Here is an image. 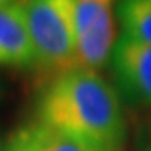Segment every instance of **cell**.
<instances>
[{"instance_id": "obj_9", "label": "cell", "mask_w": 151, "mask_h": 151, "mask_svg": "<svg viewBox=\"0 0 151 151\" xmlns=\"http://www.w3.org/2000/svg\"><path fill=\"white\" fill-rule=\"evenodd\" d=\"M6 3H11V0H0V5H6Z\"/></svg>"}, {"instance_id": "obj_3", "label": "cell", "mask_w": 151, "mask_h": 151, "mask_svg": "<svg viewBox=\"0 0 151 151\" xmlns=\"http://www.w3.org/2000/svg\"><path fill=\"white\" fill-rule=\"evenodd\" d=\"M114 0H73L77 34V68L99 73L116 45Z\"/></svg>"}, {"instance_id": "obj_1", "label": "cell", "mask_w": 151, "mask_h": 151, "mask_svg": "<svg viewBox=\"0 0 151 151\" xmlns=\"http://www.w3.org/2000/svg\"><path fill=\"white\" fill-rule=\"evenodd\" d=\"M37 123L80 142L90 151H117L127 136L120 96L99 73L59 74L37 102Z\"/></svg>"}, {"instance_id": "obj_11", "label": "cell", "mask_w": 151, "mask_h": 151, "mask_svg": "<svg viewBox=\"0 0 151 151\" xmlns=\"http://www.w3.org/2000/svg\"><path fill=\"white\" fill-rule=\"evenodd\" d=\"M148 151H151V148H150V150H148Z\"/></svg>"}, {"instance_id": "obj_4", "label": "cell", "mask_w": 151, "mask_h": 151, "mask_svg": "<svg viewBox=\"0 0 151 151\" xmlns=\"http://www.w3.org/2000/svg\"><path fill=\"white\" fill-rule=\"evenodd\" d=\"M109 62L122 97L129 105L151 106V45L122 34Z\"/></svg>"}, {"instance_id": "obj_5", "label": "cell", "mask_w": 151, "mask_h": 151, "mask_svg": "<svg viewBox=\"0 0 151 151\" xmlns=\"http://www.w3.org/2000/svg\"><path fill=\"white\" fill-rule=\"evenodd\" d=\"M0 65L36 66V51L22 3L0 5Z\"/></svg>"}, {"instance_id": "obj_8", "label": "cell", "mask_w": 151, "mask_h": 151, "mask_svg": "<svg viewBox=\"0 0 151 151\" xmlns=\"http://www.w3.org/2000/svg\"><path fill=\"white\" fill-rule=\"evenodd\" d=\"M3 151H34L32 134L29 127H22L11 136Z\"/></svg>"}, {"instance_id": "obj_10", "label": "cell", "mask_w": 151, "mask_h": 151, "mask_svg": "<svg viewBox=\"0 0 151 151\" xmlns=\"http://www.w3.org/2000/svg\"><path fill=\"white\" fill-rule=\"evenodd\" d=\"M0 151H3V150H2V145H0Z\"/></svg>"}, {"instance_id": "obj_2", "label": "cell", "mask_w": 151, "mask_h": 151, "mask_svg": "<svg viewBox=\"0 0 151 151\" xmlns=\"http://www.w3.org/2000/svg\"><path fill=\"white\" fill-rule=\"evenodd\" d=\"M36 51V66L54 77L77 68L73 0H25L22 3Z\"/></svg>"}, {"instance_id": "obj_6", "label": "cell", "mask_w": 151, "mask_h": 151, "mask_svg": "<svg viewBox=\"0 0 151 151\" xmlns=\"http://www.w3.org/2000/svg\"><path fill=\"white\" fill-rule=\"evenodd\" d=\"M116 17L123 36L151 45V0H119Z\"/></svg>"}, {"instance_id": "obj_7", "label": "cell", "mask_w": 151, "mask_h": 151, "mask_svg": "<svg viewBox=\"0 0 151 151\" xmlns=\"http://www.w3.org/2000/svg\"><path fill=\"white\" fill-rule=\"evenodd\" d=\"M29 128L32 134L34 151H90L80 142L56 131V129L40 125L37 122Z\"/></svg>"}]
</instances>
